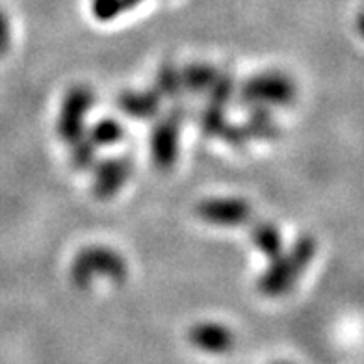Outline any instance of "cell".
<instances>
[{
    "label": "cell",
    "instance_id": "obj_9",
    "mask_svg": "<svg viewBox=\"0 0 364 364\" xmlns=\"http://www.w3.org/2000/svg\"><path fill=\"white\" fill-rule=\"evenodd\" d=\"M160 99L156 91H125L119 95V110L132 119H151L159 114Z\"/></svg>",
    "mask_w": 364,
    "mask_h": 364
},
{
    "label": "cell",
    "instance_id": "obj_8",
    "mask_svg": "<svg viewBox=\"0 0 364 364\" xmlns=\"http://www.w3.org/2000/svg\"><path fill=\"white\" fill-rule=\"evenodd\" d=\"M190 341L206 353H223L232 346V333L221 323H197L190 331Z\"/></svg>",
    "mask_w": 364,
    "mask_h": 364
},
{
    "label": "cell",
    "instance_id": "obj_7",
    "mask_svg": "<svg viewBox=\"0 0 364 364\" xmlns=\"http://www.w3.org/2000/svg\"><path fill=\"white\" fill-rule=\"evenodd\" d=\"M130 171H132V164L127 156H115L97 164L93 175V188L97 196L102 199L115 196L129 181Z\"/></svg>",
    "mask_w": 364,
    "mask_h": 364
},
{
    "label": "cell",
    "instance_id": "obj_14",
    "mask_svg": "<svg viewBox=\"0 0 364 364\" xmlns=\"http://www.w3.org/2000/svg\"><path fill=\"white\" fill-rule=\"evenodd\" d=\"M199 125H201V129L205 130L206 134H223L227 127H229L227 125L225 114H223V106L208 105V108L201 114Z\"/></svg>",
    "mask_w": 364,
    "mask_h": 364
},
{
    "label": "cell",
    "instance_id": "obj_4",
    "mask_svg": "<svg viewBox=\"0 0 364 364\" xmlns=\"http://www.w3.org/2000/svg\"><path fill=\"white\" fill-rule=\"evenodd\" d=\"M93 102L95 95L86 86L73 87L65 95L58 119V132L68 144H75L77 139L84 138V123Z\"/></svg>",
    "mask_w": 364,
    "mask_h": 364
},
{
    "label": "cell",
    "instance_id": "obj_2",
    "mask_svg": "<svg viewBox=\"0 0 364 364\" xmlns=\"http://www.w3.org/2000/svg\"><path fill=\"white\" fill-rule=\"evenodd\" d=\"M296 97L294 82L279 71H266L255 75L240 90V101L250 108L269 110L273 106H287Z\"/></svg>",
    "mask_w": 364,
    "mask_h": 364
},
{
    "label": "cell",
    "instance_id": "obj_16",
    "mask_svg": "<svg viewBox=\"0 0 364 364\" xmlns=\"http://www.w3.org/2000/svg\"><path fill=\"white\" fill-rule=\"evenodd\" d=\"M73 145V153H71V160L73 164L77 166L78 169H86L91 168L93 164H95V154H97V147L90 141V138H80L77 139Z\"/></svg>",
    "mask_w": 364,
    "mask_h": 364
},
{
    "label": "cell",
    "instance_id": "obj_6",
    "mask_svg": "<svg viewBox=\"0 0 364 364\" xmlns=\"http://www.w3.org/2000/svg\"><path fill=\"white\" fill-rule=\"evenodd\" d=\"M182 123V110L169 114L166 119L159 121L151 132V154L159 168H169L175 164L178 154V130Z\"/></svg>",
    "mask_w": 364,
    "mask_h": 364
},
{
    "label": "cell",
    "instance_id": "obj_5",
    "mask_svg": "<svg viewBox=\"0 0 364 364\" xmlns=\"http://www.w3.org/2000/svg\"><path fill=\"white\" fill-rule=\"evenodd\" d=\"M197 214L210 225L238 227L250 221L251 206L238 197H210L197 206Z\"/></svg>",
    "mask_w": 364,
    "mask_h": 364
},
{
    "label": "cell",
    "instance_id": "obj_11",
    "mask_svg": "<svg viewBox=\"0 0 364 364\" xmlns=\"http://www.w3.org/2000/svg\"><path fill=\"white\" fill-rule=\"evenodd\" d=\"M218 71L208 63H192L184 71H181L182 90L192 91V93H203L214 84Z\"/></svg>",
    "mask_w": 364,
    "mask_h": 364
},
{
    "label": "cell",
    "instance_id": "obj_12",
    "mask_svg": "<svg viewBox=\"0 0 364 364\" xmlns=\"http://www.w3.org/2000/svg\"><path fill=\"white\" fill-rule=\"evenodd\" d=\"M242 127H244L247 139H272L277 134V125H275L272 114L264 108H251L250 117Z\"/></svg>",
    "mask_w": 364,
    "mask_h": 364
},
{
    "label": "cell",
    "instance_id": "obj_15",
    "mask_svg": "<svg viewBox=\"0 0 364 364\" xmlns=\"http://www.w3.org/2000/svg\"><path fill=\"white\" fill-rule=\"evenodd\" d=\"M181 90V71L169 68V65L160 69L159 77H156V93L160 97H175Z\"/></svg>",
    "mask_w": 364,
    "mask_h": 364
},
{
    "label": "cell",
    "instance_id": "obj_1",
    "mask_svg": "<svg viewBox=\"0 0 364 364\" xmlns=\"http://www.w3.org/2000/svg\"><path fill=\"white\" fill-rule=\"evenodd\" d=\"M316 253V244L311 236L296 240L290 253H279L273 257L266 272L259 281V287L266 296H283L296 284L297 277Z\"/></svg>",
    "mask_w": 364,
    "mask_h": 364
},
{
    "label": "cell",
    "instance_id": "obj_18",
    "mask_svg": "<svg viewBox=\"0 0 364 364\" xmlns=\"http://www.w3.org/2000/svg\"><path fill=\"white\" fill-rule=\"evenodd\" d=\"M10 45V23L6 21L4 14H0V53H4Z\"/></svg>",
    "mask_w": 364,
    "mask_h": 364
},
{
    "label": "cell",
    "instance_id": "obj_17",
    "mask_svg": "<svg viewBox=\"0 0 364 364\" xmlns=\"http://www.w3.org/2000/svg\"><path fill=\"white\" fill-rule=\"evenodd\" d=\"M232 90H235V86H232V78L218 73L214 84H212V86L208 87V91H206L208 97H210V105H218V106L225 105V102L230 99V95H232Z\"/></svg>",
    "mask_w": 364,
    "mask_h": 364
},
{
    "label": "cell",
    "instance_id": "obj_10",
    "mask_svg": "<svg viewBox=\"0 0 364 364\" xmlns=\"http://www.w3.org/2000/svg\"><path fill=\"white\" fill-rule=\"evenodd\" d=\"M251 242L268 259H273L279 253H283V236H281V230H279L277 225L269 223V221H262V223L253 227V230H251Z\"/></svg>",
    "mask_w": 364,
    "mask_h": 364
},
{
    "label": "cell",
    "instance_id": "obj_13",
    "mask_svg": "<svg viewBox=\"0 0 364 364\" xmlns=\"http://www.w3.org/2000/svg\"><path fill=\"white\" fill-rule=\"evenodd\" d=\"M125 136V129L117 119H112V117H105V119L97 121L95 125L90 129V141L99 147H112L117 141H121Z\"/></svg>",
    "mask_w": 364,
    "mask_h": 364
},
{
    "label": "cell",
    "instance_id": "obj_3",
    "mask_svg": "<svg viewBox=\"0 0 364 364\" xmlns=\"http://www.w3.org/2000/svg\"><path fill=\"white\" fill-rule=\"evenodd\" d=\"M71 275L80 287H87L95 279L119 281L127 275V264L117 251L105 245H91L77 255Z\"/></svg>",
    "mask_w": 364,
    "mask_h": 364
}]
</instances>
